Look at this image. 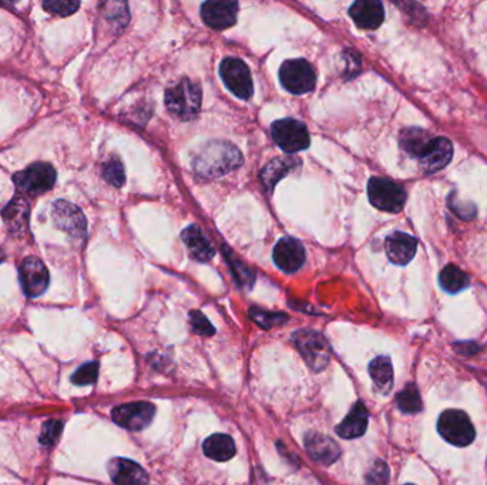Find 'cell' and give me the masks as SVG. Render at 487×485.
Masks as SVG:
<instances>
[{
	"label": "cell",
	"instance_id": "cell-16",
	"mask_svg": "<svg viewBox=\"0 0 487 485\" xmlns=\"http://www.w3.org/2000/svg\"><path fill=\"white\" fill-rule=\"evenodd\" d=\"M237 2H207L201 8V16L204 22L217 31L232 26L237 22Z\"/></svg>",
	"mask_w": 487,
	"mask_h": 485
},
{
	"label": "cell",
	"instance_id": "cell-9",
	"mask_svg": "<svg viewBox=\"0 0 487 485\" xmlns=\"http://www.w3.org/2000/svg\"><path fill=\"white\" fill-rule=\"evenodd\" d=\"M220 73L225 86L238 99L248 100L252 96V77L248 66L242 60L235 58L224 59L220 66Z\"/></svg>",
	"mask_w": 487,
	"mask_h": 485
},
{
	"label": "cell",
	"instance_id": "cell-27",
	"mask_svg": "<svg viewBox=\"0 0 487 485\" xmlns=\"http://www.w3.org/2000/svg\"><path fill=\"white\" fill-rule=\"evenodd\" d=\"M440 286L447 293H459L469 286V276L456 265H447L439 275Z\"/></svg>",
	"mask_w": 487,
	"mask_h": 485
},
{
	"label": "cell",
	"instance_id": "cell-38",
	"mask_svg": "<svg viewBox=\"0 0 487 485\" xmlns=\"http://www.w3.org/2000/svg\"><path fill=\"white\" fill-rule=\"evenodd\" d=\"M406 485H413V484H406Z\"/></svg>",
	"mask_w": 487,
	"mask_h": 485
},
{
	"label": "cell",
	"instance_id": "cell-22",
	"mask_svg": "<svg viewBox=\"0 0 487 485\" xmlns=\"http://www.w3.org/2000/svg\"><path fill=\"white\" fill-rule=\"evenodd\" d=\"M299 167H301V163L296 158H291V157L274 158L262 168L261 180L265 188L271 192L279 180H282L285 175H288L289 173H292L294 170Z\"/></svg>",
	"mask_w": 487,
	"mask_h": 485
},
{
	"label": "cell",
	"instance_id": "cell-3",
	"mask_svg": "<svg viewBox=\"0 0 487 485\" xmlns=\"http://www.w3.org/2000/svg\"><path fill=\"white\" fill-rule=\"evenodd\" d=\"M292 340L309 369L321 371L328 366L331 347L323 334L312 329H302L292 334Z\"/></svg>",
	"mask_w": 487,
	"mask_h": 485
},
{
	"label": "cell",
	"instance_id": "cell-10",
	"mask_svg": "<svg viewBox=\"0 0 487 485\" xmlns=\"http://www.w3.org/2000/svg\"><path fill=\"white\" fill-rule=\"evenodd\" d=\"M154 413H156V407L151 403L137 401V403H129V404L116 407L112 411V417L114 423H117L123 428H127L132 431H140L153 421Z\"/></svg>",
	"mask_w": 487,
	"mask_h": 485
},
{
	"label": "cell",
	"instance_id": "cell-37",
	"mask_svg": "<svg viewBox=\"0 0 487 485\" xmlns=\"http://www.w3.org/2000/svg\"><path fill=\"white\" fill-rule=\"evenodd\" d=\"M2 258H4V252H2V251H0V261H2Z\"/></svg>",
	"mask_w": 487,
	"mask_h": 485
},
{
	"label": "cell",
	"instance_id": "cell-4",
	"mask_svg": "<svg viewBox=\"0 0 487 485\" xmlns=\"http://www.w3.org/2000/svg\"><path fill=\"white\" fill-rule=\"evenodd\" d=\"M439 434L456 447H466L473 442L476 430L469 415L461 410H446L440 414L437 421Z\"/></svg>",
	"mask_w": 487,
	"mask_h": 485
},
{
	"label": "cell",
	"instance_id": "cell-33",
	"mask_svg": "<svg viewBox=\"0 0 487 485\" xmlns=\"http://www.w3.org/2000/svg\"><path fill=\"white\" fill-rule=\"evenodd\" d=\"M63 431V423L60 420H49L45 423L41 434V442L43 445H53Z\"/></svg>",
	"mask_w": 487,
	"mask_h": 485
},
{
	"label": "cell",
	"instance_id": "cell-25",
	"mask_svg": "<svg viewBox=\"0 0 487 485\" xmlns=\"http://www.w3.org/2000/svg\"><path fill=\"white\" fill-rule=\"evenodd\" d=\"M204 452L214 461H228L235 455V442L228 434H214L204 441Z\"/></svg>",
	"mask_w": 487,
	"mask_h": 485
},
{
	"label": "cell",
	"instance_id": "cell-30",
	"mask_svg": "<svg viewBox=\"0 0 487 485\" xmlns=\"http://www.w3.org/2000/svg\"><path fill=\"white\" fill-rule=\"evenodd\" d=\"M103 177L113 187H117V188L123 187L126 182V173H124V167L122 161L117 158L107 161L103 165Z\"/></svg>",
	"mask_w": 487,
	"mask_h": 485
},
{
	"label": "cell",
	"instance_id": "cell-28",
	"mask_svg": "<svg viewBox=\"0 0 487 485\" xmlns=\"http://www.w3.org/2000/svg\"><path fill=\"white\" fill-rule=\"evenodd\" d=\"M396 403L400 411L406 414H416L422 410V398L416 384L410 383L396 396Z\"/></svg>",
	"mask_w": 487,
	"mask_h": 485
},
{
	"label": "cell",
	"instance_id": "cell-13",
	"mask_svg": "<svg viewBox=\"0 0 487 485\" xmlns=\"http://www.w3.org/2000/svg\"><path fill=\"white\" fill-rule=\"evenodd\" d=\"M304 444L308 454L315 461L325 465L333 464L341 455V448L338 442L332 440L329 435H325L322 432H316V431L306 432L304 438Z\"/></svg>",
	"mask_w": 487,
	"mask_h": 485
},
{
	"label": "cell",
	"instance_id": "cell-36",
	"mask_svg": "<svg viewBox=\"0 0 487 485\" xmlns=\"http://www.w3.org/2000/svg\"><path fill=\"white\" fill-rule=\"evenodd\" d=\"M230 265H231V268H232V271H234V275H235V279H237V282L241 285V286H251L252 285V282H254V273L251 272V271H248L245 266H242V265H240V263H237V261H231L230 259Z\"/></svg>",
	"mask_w": 487,
	"mask_h": 485
},
{
	"label": "cell",
	"instance_id": "cell-18",
	"mask_svg": "<svg viewBox=\"0 0 487 485\" xmlns=\"http://www.w3.org/2000/svg\"><path fill=\"white\" fill-rule=\"evenodd\" d=\"M386 255L389 261L395 265H407L416 255L417 241L405 232H393L387 236L386 244Z\"/></svg>",
	"mask_w": 487,
	"mask_h": 485
},
{
	"label": "cell",
	"instance_id": "cell-31",
	"mask_svg": "<svg viewBox=\"0 0 487 485\" xmlns=\"http://www.w3.org/2000/svg\"><path fill=\"white\" fill-rule=\"evenodd\" d=\"M390 478L389 467L385 461L376 459L365 476V485H387Z\"/></svg>",
	"mask_w": 487,
	"mask_h": 485
},
{
	"label": "cell",
	"instance_id": "cell-5",
	"mask_svg": "<svg viewBox=\"0 0 487 485\" xmlns=\"http://www.w3.org/2000/svg\"><path fill=\"white\" fill-rule=\"evenodd\" d=\"M14 181L18 190L23 194L38 197L53 188L56 182V171L48 163H36L15 174Z\"/></svg>",
	"mask_w": 487,
	"mask_h": 485
},
{
	"label": "cell",
	"instance_id": "cell-12",
	"mask_svg": "<svg viewBox=\"0 0 487 485\" xmlns=\"http://www.w3.org/2000/svg\"><path fill=\"white\" fill-rule=\"evenodd\" d=\"M52 217L55 224L70 235L79 238L86 234V218L76 205L60 200L55 202L52 208Z\"/></svg>",
	"mask_w": 487,
	"mask_h": 485
},
{
	"label": "cell",
	"instance_id": "cell-23",
	"mask_svg": "<svg viewBox=\"0 0 487 485\" xmlns=\"http://www.w3.org/2000/svg\"><path fill=\"white\" fill-rule=\"evenodd\" d=\"M31 207L23 197H15L2 211V218L12 232H21L26 228L29 221Z\"/></svg>",
	"mask_w": 487,
	"mask_h": 485
},
{
	"label": "cell",
	"instance_id": "cell-17",
	"mask_svg": "<svg viewBox=\"0 0 487 485\" xmlns=\"http://www.w3.org/2000/svg\"><path fill=\"white\" fill-rule=\"evenodd\" d=\"M453 157V146L447 138L433 137L420 157L422 167L426 173H437L443 170Z\"/></svg>",
	"mask_w": 487,
	"mask_h": 485
},
{
	"label": "cell",
	"instance_id": "cell-1",
	"mask_svg": "<svg viewBox=\"0 0 487 485\" xmlns=\"http://www.w3.org/2000/svg\"><path fill=\"white\" fill-rule=\"evenodd\" d=\"M244 163L240 150L227 141H211L194 160V170L203 178L223 177Z\"/></svg>",
	"mask_w": 487,
	"mask_h": 485
},
{
	"label": "cell",
	"instance_id": "cell-21",
	"mask_svg": "<svg viewBox=\"0 0 487 485\" xmlns=\"http://www.w3.org/2000/svg\"><path fill=\"white\" fill-rule=\"evenodd\" d=\"M181 238L194 259L200 262H207L215 255L214 246L211 245L208 238L203 234L200 227L197 225L188 227L187 229L183 231Z\"/></svg>",
	"mask_w": 487,
	"mask_h": 485
},
{
	"label": "cell",
	"instance_id": "cell-14",
	"mask_svg": "<svg viewBox=\"0 0 487 485\" xmlns=\"http://www.w3.org/2000/svg\"><path fill=\"white\" fill-rule=\"evenodd\" d=\"M274 262L287 273L296 272L305 262V249L294 238L281 239L274 248Z\"/></svg>",
	"mask_w": 487,
	"mask_h": 485
},
{
	"label": "cell",
	"instance_id": "cell-6",
	"mask_svg": "<svg viewBox=\"0 0 487 485\" xmlns=\"http://www.w3.org/2000/svg\"><path fill=\"white\" fill-rule=\"evenodd\" d=\"M368 197L375 208L385 212H399L406 201V194L399 184L380 177L369 180Z\"/></svg>",
	"mask_w": 487,
	"mask_h": 485
},
{
	"label": "cell",
	"instance_id": "cell-19",
	"mask_svg": "<svg viewBox=\"0 0 487 485\" xmlns=\"http://www.w3.org/2000/svg\"><path fill=\"white\" fill-rule=\"evenodd\" d=\"M349 15L356 26L366 31L378 29L385 19L383 6L376 0H359L349 9Z\"/></svg>",
	"mask_w": 487,
	"mask_h": 485
},
{
	"label": "cell",
	"instance_id": "cell-34",
	"mask_svg": "<svg viewBox=\"0 0 487 485\" xmlns=\"http://www.w3.org/2000/svg\"><path fill=\"white\" fill-rule=\"evenodd\" d=\"M79 2H62V0H55V2H45L43 8L52 15L58 16H69L73 15L79 9Z\"/></svg>",
	"mask_w": 487,
	"mask_h": 485
},
{
	"label": "cell",
	"instance_id": "cell-26",
	"mask_svg": "<svg viewBox=\"0 0 487 485\" xmlns=\"http://www.w3.org/2000/svg\"><path fill=\"white\" fill-rule=\"evenodd\" d=\"M432 138L433 136H429L420 129H407L400 134V146L407 154L420 160Z\"/></svg>",
	"mask_w": 487,
	"mask_h": 485
},
{
	"label": "cell",
	"instance_id": "cell-2",
	"mask_svg": "<svg viewBox=\"0 0 487 485\" xmlns=\"http://www.w3.org/2000/svg\"><path fill=\"white\" fill-rule=\"evenodd\" d=\"M203 92L200 85L190 79L180 80L166 92L167 110L181 121L196 119L201 109Z\"/></svg>",
	"mask_w": 487,
	"mask_h": 485
},
{
	"label": "cell",
	"instance_id": "cell-15",
	"mask_svg": "<svg viewBox=\"0 0 487 485\" xmlns=\"http://www.w3.org/2000/svg\"><path fill=\"white\" fill-rule=\"evenodd\" d=\"M107 468L116 485H146L149 482L146 469L132 459L113 458Z\"/></svg>",
	"mask_w": 487,
	"mask_h": 485
},
{
	"label": "cell",
	"instance_id": "cell-24",
	"mask_svg": "<svg viewBox=\"0 0 487 485\" xmlns=\"http://www.w3.org/2000/svg\"><path fill=\"white\" fill-rule=\"evenodd\" d=\"M369 374L373 381L375 390L386 396L393 387V366L389 357L379 356L369 364Z\"/></svg>",
	"mask_w": 487,
	"mask_h": 485
},
{
	"label": "cell",
	"instance_id": "cell-32",
	"mask_svg": "<svg viewBox=\"0 0 487 485\" xmlns=\"http://www.w3.org/2000/svg\"><path fill=\"white\" fill-rule=\"evenodd\" d=\"M97 377H99V363L90 361L76 370V373L72 376V381L77 386H89V384L96 383Z\"/></svg>",
	"mask_w": 487,
	"mask_h": 485
},
{
	"label": "cell",
	"instance_id": "cell-29",
	"mask_svg": "<svg viewBox=\"0 0 487 485\" xmlns=\"http://www.w3.org/2000/svg\"><path fill=\"white\" fill-rule=\"evenodd\" d=\"M250 317L258 323L262 329H271L275 326H281L288 320V316L284 313H274V312H267L258 307H252L250 310Z\"/></svg>",
	"mask_w": 487,
	"mask_h": 485
},
{
	"label": "cell",
	"instance_id": "cell-20",
	"mask_svg": "<svg viewBox=\"0 0 487 485\" xmlns=\"http://www.w3.org/2000/svg\"><path fill=\"white\" fill-rule=\"evenodd\" d=\"M369 413L362 401H356L343 421L336 427V434L346 440L362 437L368 428Z\"/></svg>",
	"mask_w": 487,
	"mask_h": 485
},
{
	"label": "cell",
	"instance_id": "cell-8",
	"mask_svg": "<svg viewBox=\"0 0 487 485\" xmlns=\"http://www.w3.org/2000/svg\"><path fill=\"white\" fill-rule=\"evenodd\" d=\"M271 133L274 141L285 153H298L306 150L311 143L306 127L294 119H284L275 121L272 124Z\"/></svg>",
	"mask_w": 487,
	"mask_h": 485
},
{
	"label": "cell",
	"instance_id": "cell-11",
	"mask_svg": "<svg viewBox=\"0 0 487 485\" xmlns=\"http://www.w3.org/2000/svg\"><path fill=\"white\" fill-rule=\"evenodd\" d=\"M21 282L26 296L39 298L49 286L50 276L46 265L36 256H28L21 265Z\"/></svg>",
	"mask_w": 487,
	"mask_h": 485
},
{
	"label": "cell",
	"instance_id": "cell-7",
	"mask_svg": "<svg viewBox=\"0 0 487 485\" xmlns=\"http://www.w3.org/2000/svg\"><path fill=\"white\" fill-rule=\"evenodd\" d=\"M279 79L282 86L292 94H305L315 89L316 76L312 66L302 59L288 60L281 66Z\"/></svg>",
	"mask_w": 487,
	"mask_h": 485
},
{
	"label": "cell",
	"instance_id": "cell-35",
	"mask_svg": "<svg viewBox=\"0 0 487 485\" xmlns=\"http://www.w3.org/2000/svg\"><path fill=\"white\" fill-rule=\"evenodd\" d=\"M190 323L193 326V329L203 334V336H213L215 333L214 326L210 323V320L198 310H194L190 313Z\"/></svg>",
	"mask_w": 487,
	"mask_h": 485
}]
</instances>
